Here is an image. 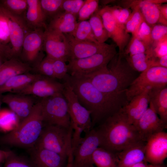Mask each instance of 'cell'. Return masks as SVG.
I'll return each mask as SVG.
<instances>
[{
  "label": "cell",
  "instance_id": "obj_1",
  "mask_svg": "<svg viewBox=\"0 0 167 167\" xmlns=\"http://www.w3.org/2000/svg\"><path fill=\"white\" fill-rule=\"evenodd\" d=\"M76 95L79 101L91 113L92 126L99 124L119 111L128 102L126 95H108L98 90L87 78L67 74L63 79Z\"/></svg>",
  "mask_w": 167,
  "mask_h": 167
},
{
  "label": "cell",
  "instance_id": "obj_2",
  "mask_svg": "<svg viewBox=\"0 0 167 167\" xmlns=\"http://www.w3.org/2000/svg\"><path fill=\"white\" fill-rule=\"evenodd\" d=\"M130 65L123 53H117L107 66L85 77L98 90L111 96L126 95L139 75Z\"/></svg>",
  "mask_w": 167,
  "mask_h": 167
},
{
  "label": "cell",
  "instance_id": "obj_3",
  "mask_svg": "<svg viewBox=\"0 0 167 167\" xmlns=\"http://www.w3.org/2000/svg\"><path fill=\"white\" fill-rule=\"evenodd\" d=\"M95 129L100 139V147L115 153L142 141L135 127L129 122L121 109Z\"/></svg>",
  "mask_w": 167,
  "mask_h": 167
},
{
  "label": "cell",
  "instance_id": "obj_4",
  "mask_svg": "<svg viewBox=\"0 0 167 167\" xmlns=\"http://www.w3.org/2000/svg\"><path fill=\"white\" fill-rule=\"evenodd\" d=\"M43 123L39 101L35 104L29 115L20 122L17 128L0 136V144L30 148L39 138Z\"/></svg>",
  "mask_w": 167,
  "mask_h": 167
},
{
  "label": "cell",
  "instance_id": "obj_5",
  "mask_svg": "<svg viewBox=\"0 0 167 167\" xmlns=\"http://www.w3.org/2000/svg\"><path fill=\"white\" fill-rule=\"evenodd\" d=\"M72 133L71 125L69 128H66L46 124L34 146L49 150L68 158L72 149Z\"/></svg>",
  "mask_w": 167,
  "mask_h": 167
},
{
  "label": "cell",
  "instance_id": "obj_6",
  "mask_svg": "<svg viewBox=\"0 0 167 167\" xmlns=\"http://www.w3.org/2000/svg\"><path fill=\"white\" fill-rule=\"evenodd\" d=\"M40 102L44 122L66 128L71 126L67 102L62 93L42 98Z\"/></svg>",
  "mask_w": 167,
  "mask_h": 167
},
{
  "label": "cell",
  "instance_id": "obj_7",
  "mask_svg": "<svg viewBox=\"0 0 167 167\" xmlns=\"http://www.w3.org/2000/svg\"><path fill=\"white\" fill-rule=\"evenodd\" d=\"M115 45L89 57L69 60L68 73L73 76H81L94 73L107 66L117 54Z\"/></svg>",
  "mask_w": 167,
  "mask_h": 167
},
{
  "label": "cell",
  "instance_id": "obj_8",
  "mask_svg": "<svg viewBox=\"0 0 167 167\" xmlns=\"http://www.w3.org/2000/svg\"><path fill=\"white\" fill-rule=\"evenodd\" d=\"M167 85V68L153 66L141 73L133 81L126 92L128 102L145 89Z\"/></svg>",
  "mask_w": 167,
  "mask_h": 167
},
{
  "label": "cell",
  "instance_id": "obj_9",
  "mask_svg": "<svg viewBox=\"0 0 167 167\" xmlns=\"http://www.w3.org/2000/svg\"><path fill=\"white\" fill-rule=\"evenodd\" d=\"M63 83L64 88L62 94L67 102L71 124L87 133L93 128L91 113L80 103L69 85L65 82Z\"/></svg>",
  "mask_w": 167,
  "mask_h": 167
},
{
  "label": "cell",
  "instance_id": "obj_10",
  "mask_svg": "<svg viewBox=\"0 0 167 167\" xmlns=\"http://www.w3.org/2000/svg\"><path fill=\"white\" fill-rule=\"evenodd\" d=\"M100 144V138L95 128L85 133L77 146L72 150L73 167H94L92 155Z\"/></svg>",
  "mask_w": 167,
  "mask_h": 167
},
{
  "label": "cell",
  "instance_id": "obj_11",
  "mask_svg": "<svg viewBox=\"0 0 167 167\" xmlns=\"http://www.w3.org/2000/svg\"><path fill=\"white\" fill-rule=\"evenodd\" d=\"M8 23L10 39V58L20 56L25 35L31 29L27 25L23 17L14 15L2 8Z\"/></svg>",
  "mask_w": 167,
  "mask_h": 167
},
{
  "label": "cell",
  "instance_id": "obj_12",
  "mask_svg": "<svg viewBox=\"0 0 167 167\" xmlns=\"http://www.w3.org/2000/svg\"><path fill=\"white\" fill-rule=\"evenodd\" d=\"M44 28H38L31 30L25 36L20 56L24 62L29 64H35L38 60L43 58Z\"/></svg>",
  "mask_w": 167,
  "mask_h": 167
},
{
  "label": "cell",
  "instance_id": "obj_13",
  "mask_svg": "<svg viewBox=\"0 0 167 167\" xmlns=\"http://www.w3.org/2000/svg\"><path fill=\"white\" fill-rule=\"evenodd\" d=\"M43 49L47 56L53 59L66 62L69 58L68 43L64 34L46 28L44 35Z\"/></svg>",
  "mask_w": 167,
  "mask_h": 167
},
{
  "label": "cell",
  "instance_id": "obj_14",
  "mask_svg": "<svg viewBox=\"0 0 167 167\" xmlns=\"http://www.w3.org/2000/svg\"><path fill=\"white\" fill-rule=\"evenodd\" d=\"M98 12L109 38H111L118 47V53H123L130 39V35L126 31L125 27L115 19L109 6H105L99 9Z\"/></svg>",
  "mask_w": 167,
  "mask_h": 167
},
{
  "label": "cell",
  "instance_id": "obj_15",
  "mask_svg": "<svg viewBox=\"0 0 167 167\" xmlns=\"http://www.w3.org/2000/svg\"><path fill=\"white\" fill-rule=\"evenodd\" d=\"M134 125L141 140L146 142L153 135L164 131L167 128L165 123L159 118L152 105Z\"/></svg>",
  "mask_w": 167,
  "mask_h": 167
},
{
  "label": "cell",
  "instance_id": "obj_16",
  "mask_svg": "<svg viewBox=\"0 0 167 167\" xmlns=\"http://www.w3.org/2000/svg\"><path fill=\"white\" fill-rule=\"evenodd\" d=\"M55 79L42 75L16 93L35 96L42 99L62 93L64 84L58 82Z\"/></svg>",
  "mask_w": 167,
  "mask_h": 167
},
{
  "label": "cell",
  "instance_id": "obj_17",
  "mask_svg": "<svg viewBox=\"0 0 167 167\" xmlns=\"http://www.w3.org/2000/svg\"><path fill=\"white\" fill-rule=\"evenodd\" d=\"M145 160L155 165H162L167 157V133L163 131L151 137L146 142Z\"/></svg>",
  "mask_w": 167,
  "mask_h": 167
},
{
  "label": "cell",
  "instance_id": "obj_18",
  "mask_svg": "<svg viewBox=\"0 0 167 167\" xmlns=\"http://www.w3.org/2000/svg\"><path fill=\"white\" fill-rule=\"evenodd\" d=\"M66 38L71 60L85 58L105 50L112 46L105 43H96L75 40L70 34H64Z\"/></svg>",
  "mask_w": 167,
  "mask_h": 167
},
{
  "label": "cell",
  "instance_id": "obj_19",
  "mask_svg": "<svg viewBox=\"0 0 167 167\" xmlns=\"http://www.w3.org/2000/svg\"><path fill=\"white\" fill-rule=\"evenodd\" d=\"M30 161L33 167H65L67 158L54 152L33 146L30 148Z\"/></svg>",
  "mask_w": 167,
  "mask_h": 167
},
{
  "label": "cell",
  "instance_id": "obj_20",
  "mask_svg": "<svg viewBox=\"0 0 167 167\" xmlns=\"http://www.w3.org/2000/svg\"><path fill=\"white\" fill-rule=\"evenodd\" d=\"M1 101L16 114L20 122L29 115L35 104L30 95L10 93L1 96Z\"/></svg>",
  "mask_w": 167,
  "mask_h": 167
},
{
  "label": "cell",
  "instance_id": "obj_21",
  "mask_svg": "<svg viewBox=\"0 0 167 167\" xmlns=\"http://www.w3.org/2000/svg\"><path fill=\"white\" fill-rule=\"evenodd\" d=\"M150 88L145 89L140 94L134 97L121 109L129 122L133 125L149 107L148 90Z\"/></svg>",
  "mask_w": 167,
  "mask_h": 167
},
{
  "label": "cell",
  "instance_id": "obj_22",
  "mask_svg": "<svg viewBox=\"0 0 167 167\" xmlns=\"http://www.w3.org/2000/svg\"><path fill=\"white\" fill-rule=\"evenodd\" d=\"M146 142L141 141L116 153L118 167H131L140 162L145 161Z\"/></svg>",
  "mask_w": 167,
  "mask_h": 167
},
{
  "label": "cell",
  "instance_id": "obj_23",
  "mask_svg": "<svg viewBox=\"0 0 167 167\" xmlns=\"http://www.w3.org/2000/svg\"><path fill=\"white\" fill-rule=\"evenodd\" d=\"M167 0H139L138 6L144 20L152 27L157 24L167 25V20L161 15L158 8L159 4Z\"/></svg>",
  "mask_w": 167,
  "mask_h": 167
},
{
  "label": "cell",
  "instance_id": "obj_24",
  "mask_svg": "<svg viewBox=\"0 0 167 167\" xmlns=\"http://www.w3.org/2000/svg\"><path fill=\"white\" fill-rule=\"evenodd\" d=\"M27 8L23 18L31 30L47 28L45 21L47 17L43 11L40 0H27Z\"/></svg>",
  "mask_w": 167,
  "mask_h": 167
},
{
  "label": "cell",
  "instance_id": "obj_25",
  "mask_svg": "<svg viewBox=\"0 0 167 167\" xmlns=\"http://www.w3.org/2000/svg\"><path fill=\"white\" fill-rule=\"evenodd\" d=\"M32 70L28 63L18 58H12L0 65V87L11 78L29 72Z\"/></svg>",
  "mask_w": 167,
  "mask_h": 167
},
{
  "label": "cell",
  "instance_id": "obj_26",
  "mask_svg": "<svg viewBox=\"0 0 167 167\" xmlns=\"http://www.w3.org/2000/svg\"><path fill=\"white\" fill-rule=\"evenodd\" d=\"M150 104L161 119L167 124V85L150 88Z\"/></svg>",
  "mask_w": 167,
  "mask_h": 167
},
{
  "label": "cell",
  "instance_id": "obj_27",
  "mask_svg": "<svg viewBox=\"0 0 167 167\" xmlns=\"http://www.w3.org/2000/svg\"><path fill=\"white\" fill-rule=\"evenodd\" d=\"M42 76L39 74L29 72L15 75L8 80L0 87V96L8 92L16 93Z\"/></svg>",
  "mask_w": 167,
  "mask_h": 167
},
{
  "label": "cell",
  "instance_id": "obj_28",
  "mask_svg": "<svg viewBox=\"0 0 167 167\" xmlns=\"http://www.w3.org/2000/svg\"><path fill=\"white\" fill-rule=\"evenodd\" d=\"M76 16L62 11L51 18L47 28L63 34H71L77 24Z\"/></svg>",
  "mask_w": 167,
  "mask_h": 167
},
{
  "label": "cell",
  "instance_id": "obj_29",
  "mask_svg": "<svg viewBox=\"0 0 167 167\" xmlns=\"http://www.w3.org/2000/svg\"><path fill=\"white\" fill-rule=\"evenodd\" d=\"M0 47L2 61L10 59V46L9 27L6 17L0 7Z\"/></svg>",
  "mask_w": 167,
  "mask_h": 167
},
{
  "label": "cell",
  "instance_id": "obj_30",
  "mask_svg": "<svg viewBox=\"0 0 167 167\" xmlns=\"http://www.w3.org/2000/svg\"><path fill=\"white\" fill-rule=\"evenodd\" d=\"M92 161L97 167H118L117 154L101 147H98L94 152Z\"/></svg>",
  "mask_w": 167,
  "mask_h": 167
},
{
  "label": "cell",
  "instance_id": "obj_31",
  "mask_svg": "<svg viewBox=\"0 0 167 167\" xmlns=\"http://www.w3.org/2000/svg\"><path fill=\"white\" fill-rule=\"evenodd\" d=\"M124 56L130 66L136 71L141 73L150 67L153 58L146 51L144 53Z\"/></svg>",
  "mask_w": 167,
  "mask_h": 167
},
{
  "label": "cell",
  "instance_id": "obj_32",
  "mask_svg": "<svg viewBox=\"0 0 167 167\" xmlns=\"http://www.w3.org/2000/svg\"><path fill=\"white\" fill-rule=\"evenodd\" d=\"M20 120L17 116L10 109L0 110V131L9 133L19 125Z\"/></svg>",
  "mask_w": 167,
  "mask_h": 167
},
{
  "label": "cell",
  "instance_id": "obj_33",
  "mask_svg": "<svg viewBox=\"0 0 167 167\" xmlns=\"http://www.w3.org/2000/svg\"><path fill=\"white\" fill-rule=\"evenodd\" d=\"M70 34L79 41L99 43L94 36L88 21H79L74 31Z\"/></svg>",
  "mask_w": 167,
  "mask_h": 167
},
{
  "label": "cell",
  "instance_id": "obj_34",
  "mask_svg": "<svg viewBox=\"0 0 167 167\" xmlns=\"http://www.w3.org/2000/svg\"><path fill=\"white\" fill-rule=\"evenodd\" d=\"M98 10L92 15L88 21L96 40L99 43H103L109 37Z\"/></svg>",
  "mask_w": 167,
  "mask_h": 167
},
{
  "label": "cell",
  "instance_id": "obj_35",
  "mask_svg": "<svg viewBox=\"0 0 167 167\" xmlns=\"http://www.w3.org/2000/svg\"><path fill=\"white\" fill-rule=\"evenodd\" d=\"M0 6L15 15L23 17L27 8V0H0Z\"/></svg>",
  "mask_w": 167,
  "mask_h": 167
},
{
  "label": "cell",
  "instance_id": "obj_36",
  "mask_svg": "<svg viewBox=\"0 0 167 167\" xmlns=\"http://www.w3.org/2000/svg\"><path fill=\"white\" fill-rule=\"evenodd\" d=\"M132 10L125 25L126 31L132 35L136 34L141 23L144 21L142 14L138 6L131 8Z\"/></svg>",
  "mask_w": 167,
  "mask_h": 167
},
{
  "label": "cell",
  "instance_id": "obj_37",
  "mask_svg": "<svg viewBox=\"0 0 167 167\" xmlns=\"http://www.w3.org/2000/svg\"><path fill=\"white\" fill-rule=\"evenodd\" d=\"M126 46L123 53L125 55L131 56L144 53L147 50L145 45L136 34L132 35Z\"/></svg>",
  "mask_w": 167,
  "mask_h": 167
},
{
  "label": "cell",
  "instance_id": "obj_38",
  "mask_svg": "<svg viewBox=\"0 0 167 167\" xmlns=\"http://www.w3.org/2000/svg\"><path fill=\"white\" fill-rule=\"evenodd\" d=\"M98 0H85L78 14L79 21L86 20L89 19L98 10Z\"/></svg>",
  "mask_w": 167,
  "mask_h": 167
},
{
  "label": "cell",
  "instance_id": "obj_39",
  "mask_svg": "<svg viewBox=\"0 0 167 167\" xmlns=\"http://www.w3.org/2000/svg\"><path fill=\"white\" fill-rule=\"evenodd\" d=\"M63 0H40L41 8L47 17L51 18L63 11L62 5Z\"/></svg>",
  "mask_w": 167,
  "mask_h": 167
},
{
  "label": "cell",
  "instance_id": "obj_40",
  "mask_svg": "<svg viewBox=\"0 0 167 167\" xmlns=\"http://www.w3.org/2000/svg\"><path fill=\"white\" fill-rule=\"evenodd\" d=\"M152 27L144 20L141 23L136 35L143 43L147 50L152 48L153 41L151 37Z\"/></svg>",
  "mask_w": 167,
  "mask_h": 167
},
{
  "label": "cell",
  "instance_id": "obj_41",
  "mask_svg": "<svg viewBox=\"0 0 167 167\" xmlns=\"http://www.w3.org/2000/svg\"><path fill=\"white\" fill-rule=\"evenodd\" d=\"M3 167H33L30 161H27L11 151L4 163Z\"/></svg>",
  "mask_w": 167,
  "mask_h": 167
},
{
  "label": "cell",
  "instance_id": "obj_42",
  "mask_svg": "<svg viewBox=\"0 0 167 167\" xmlns=\"http://www.w3.org/2000/svg\"><path fill=\"white\" fill-rule=\"evenodd\" d=\"M40 74L43 76L56 79L54 72L52 59L47 56L36 66Z\"/></svg>",
  "mask_w": 167,
  "mask_h": 167
},
{
  "label": "cell",
  "instance_id": "obj_43",
  "mask_svg": "<svg viewBox=\"0 0 167 167\" xmlns=\"http://www.w3.org/2000/svg\"><path fill=\"white\" fill-rule=\"evenodd\" d=\"M111 11L117 21L125 27V25L132 11L126 7L119 6H109Z\"/></svg>",
  "mask_w": 167,
  "mask_h": 167
},
{
  "label": "cell",
  "instance_id": "obj_44",
  "mask_svg": "<svg viewBox=\"0 0 167 167\" xmlns=\"http://www.w3.org/2000/svg\"><path fill=\"white\" fill-rule=\"evenodd\" d=\"M85 0H63L62 5L63 11L72 14L75 16L83 5Z\"/></svg>",
  "mask_w": 167,
  "mask_h": 167
},
{
  "label": "cell",
  "instance_id": "obj_45",
  "mask_svg": "<svg viewBox=\"0 0 167 167\" xmlns=\"http://www.w3.org/2000/svg\"><path fill=\"white\" fill-rule=\"evenodd\" d=\"M151 37L153 44L167 39V25L156 24L152 27Z\"/></svg>",
  "mask_w": 167,
  "mask_h": 167
},
{
  "label": "cell",
  "instance_id": "obj_46",
  "mask_svg": "<svg viewBox=\"0 0 167 167\" xmlns=\"http://www.w3.org/2000/svg\"><path fill=\"white\" fill-rule=\"evenodd\" d=\"M53 64L55 79H63L68 73L66 62L62 59H53Z\"/></svg>",
  "mask_w": 167,
  "mask_h": 167
},
{
  "label": "cell",
  "instance_id": "obj_47",
  "mask_svg": "<svg viewBox=\"0 0 167 167\" xmlns=\"http://www.w3.org/2000/svg\"><path fill=\"white\" fill-rule=\"evenodd\" d=\"M152 48L155 58H160L167 55V39L153 44Z\"/></svg>",
  "mask_w": 167,
  "mask_h": 167
},
{
  "label": "cell",
  "instance_id": "obj_48",
  "mask_svg": "<svg viewBox=\"0 0 167 167\" xmlns=\"http://www.w3.org/2000/svg\"><path fill=\"white\" fill-rule=\"evenodd\" d=\"M153 66H160L167 68V55L160 58H154L152 61L150 67Z\"/></svg>",
  "mask_w": 167,
  "mask_h": 167
},
{
  "label": "cell",
  "instance_id": "obj_49",
  "mask_svg": "<svg viewBox=\"0 0 167 167\" xmlns=\"http://www.w3.org/2000/svg\"><path fill=\"white\" fill-rule=\"evenodd\" d=\"M158 8L161 15L164 19L167 20V4H159L158 5Z\"/></svg>",
  "mask_w": 167,
  "mask_h": 167
},
{
  "label": "cell",
  "instance_id": "obj_50",
  "mask_svg": "<svg viewBox=\"0 0 167 167\" xmlns=\"http://www.w3.org/2000/svg\"><path fill=\"white\" fill-rule=\"evenodd\" d=\"M162 165H155L151 164H148L146 161L139 163L132 167H161Z\"/></svg>",
  "mask_w": 167,
  "mask_h": 167
},
{
  "label": "cell",
  "instance_id": "obj_51",
  "mask_svg": "<svg viewBox=\"0 0 167 167\" xmlns=\"http://www.w3.org/2000/svg\"><path fill=\"white\" fill-rule=\"evenodd\" d=\"M10 152V151L0 150V164L4 163Z\"/></svg>",
  "mask_w": 167,
  "mask_h": 167
},
{
  "label": "cell",
  "instance_id": "obj_52",
  "mask_svg": "<svg viewBox=\"0 0 167 167\" xmlns=\"http://www.w3.org/2000/svg\"><path fill=\"white\" fill-rule=\"evenodd\" d=\"M65 167H73V155L72 149L68 157L67 163Z\"/></svg>",
  "mask_w": 167,
  "mask_h": 167
},
{
  "label": "cell",
  "instance_id": "obj_53",
  "mask_svg": "<svg viewBox=\"0 0 167 167\" xmlns=\"http://www.w3.org/2000/svg\"><path fill=\"white\" fill-rule=\"evenodd\" d=\"M2 54L1 50L0 47V62L2 61Z\"/></svg>",
  "mask_w": 167,
  "mask_h": 167
},
{
  "label": "cell",
  "instance_id": "obj_54",
  "mask_svg": "<svg viewBox=\"0 0 167 167\" xmlns=\"http://www.w3.org/2000/svg\"><path fill=\"white\" fill-rule=\"evenodd\" d=\"M1 105V102L0 101V108Z\"/></svg>",
  "mask_w": 167,
  "mask_h": 167
},
{
  "label": "cell",
  "instance_id": "obj_55",
  "mask_svg": "<svg viewBox=\"0 0 167 167\" xmlns=\"http://www.w3.org/2000/svg\"><path fill=\"white\" fill-rule=\"evenodd\" d=\"M161 167H164V166H162Z\"/></svg>",
  "mask_w": 167,
  "mask_h": 167
},
{
  "label": "cell",
  "instance_id": "obj_56",
  "mask_svg": "<svg viewBox=\"0 0 167 167\" xmlns=\"http://www.w3.org/2000/svg\"></svg>",
  "mask_w": 167,
  "mask_h": 167
}]
</instances>
